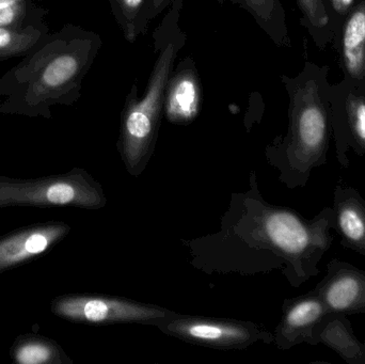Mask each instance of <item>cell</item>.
<instances>
[{"instance_id": "cell-8", "label": "cell", "mask_w": 365, "mask_h": 364, "mask_svg": "<svg viewBox=\"0 0 365 364\" xmlns=\"http://www.w3.org/2000/svg\"><path fill=\"white\" fill-rule=\"evenodd\" d=\"M331 312L314 290L285 301L282 320L276 331L279 348L289 350L302 343L319 345V328Z\"/></svg>"}, {"instance_id": "cell-3", "label": "cell", "mask_w": 365, "mask_h": 364, "mask_svg": "<svg viewBox=\"0 0 365 364\" xmlns=\"http://www.w3.org/2000/svg\"><path fill=\"white\" fill-rule=\"evenodd\" d=\"M289 126L282 142L269 150L272 165L289 188L304 187L314 169L327 162L329 126L314 80L289 85Z\"/></svg>"}, {"instance_id": "cell-7", "label": "cell", "mask_w": 365, "mask_h": 364, "mask_svg": "<svg viewBox=\"0 0 365 364\" xmlns=\"http://www.w3.org/2000/svg\"><path fill=\"white\" fill-rule=\"evenodd\" d=\"M70 231L66 222H47L24 227L0 237V274L51 251Z\"/></svg>"}, {"instance_id": "cell-5", "label": "cell", "mask_w": 365, "mask_h": 364, "mask_svg": "<svg viewBox=\"0 0 365 364\" xmlns=\"http://www.w3.org/2000/svg\"><path fill=\"white\" fill-rule=\"evenodd\" d=\"M53 316L72 323L103 325L164 322L173 316L160 307L102 295L68 294L51 303Z\"/></svg>"}, {"instance_id": "cell-13", "label": "cell", "mask_w": 365, "mask_h": 364, "mask_svg": "<svg viewBox=\"0 0 365 364\" xmlns=\"http://www.w3.org/2000/svg\"><path fill=\"white\" fill-rule=\"evenodd\" d=\"M10 358L19 364H71L70 357L61 346L44 336L26 333L13 342Z\"/></svg>"}, {"instance_id": "cell-15", "label": "cell", "mask_w": 365, "mask_h": 364, "mask_svg": "<svg viewBox=\"0 0 365 364\" xmlns=\"http://www.w3.org/2000/svg\"><path fill=\"white\" fill-rule=\"evenodd\" d=\"M343 58L351 76H365V2L351 14L343 36Z\"/></svg>"}, {"instance_id": "cell-9", "label": "cell", "mask_w": 365, "mask_h": 364, "mask_svg": "<svg viewBox=\"0 0 365 364\" xmlns=\"http://www.w3.org/2000/svg\"><path fill=\"white\" fill-rule=\"evenodd\" d=\"M314 291L331 311L365 314V271L351 263L332 259Z\"/></svg>"}, {"instance_id": "cell-19", "label": "cell", "mask_w": 365, "mask_h": 364, "mask_svg": "<svg viewBox=\"0 0 365 364\" xmlns=\"http://www.w3.org/2000/svg\"><path fill=\"white\" fill-rule=\"evenodd\" d=\"M304 17L313 27H325L329 21L327 11L322 0H297Z\"/></svg>"}, {"instance_id": "cell-4", "label": "cell", "mask_w": 365, "mask_h": 364, "mask_svg": "<svg viewBox=\"0 0 365 364\" xmlns=\"http://www.w3.org/2000/svg\"><path fill=\"white\" fill-rule=\"evenodd\" d=\"M106 204L104 192L81 168L64 175L14 179L0 175V209L6 207H78L98 209Z\"/></svg>"}, {"instance_id": "cell-6", "label": "cell", "mask_w": 365, "mask_h": 364, "mask_svg": "<svg viewBox=\"0 0 365 364\" xmlns=\"http://www.w3.org/2000/svg\"><path fill=\"white\" fill-rule=\"evenodd\" d=\"M171 318L162 322L165 324L162 327L164 331L180 339L210 348H246L259 338V329L249 323L182 316Z\"/></svg>"}, {"instance_id": "cell-21", "label": "cell", "mask_w": 365, "mask_h": 364, "mask_svg": "<svg viewBox=\"0 0 365 364\" xmlns=\"http://www.w3.org/2000/svg\"><path fill=\"white\" fill-rule=\"evenodd\" d=\"M332 4H334V10L338 13H346L347 10L351 8L353 4L354 0H331Z\"/></svg>"}, {"instance_id": "cell-16", "label": "cell", "mask_w": 365, "mask_h": 364, "mask_svg": "<svg viewBox=\"0 0 365 364\" xmlns=\"http://www.w3.org/2000/svg\"><path fill=\"white\" fill-rule=\"evenodd\" d=\"M111 13L128 43L136 42L147 33L151 0H109Z\"/></svg>"}, {"instance_id": "cell-11", "label": "cell", "mask_w": 365, "mask_h": 364, "mask_svg": "<svg viewBox=\"0 0 365 364\" xmlns=\"http://www.w3.org/2000/svg\"><path fill=\"white\" fill-rule=\"evenodd\" d=\"M332 229L341 245L365 256V199L356 188L336 184L332 200Z\"/></svg>"}, {"instance_id": "cell-12", "label": "cell", "mask_w": 365, "mask_h": 364, "mask_svg": "<svg viewBox=\"0 0 365 364\" xmlns=\"http://www.w3.org/2000/svg\"><path fill=\"white\" fill-rule=\"evenodd\" d=\"M317 344L334 350L347 364H365L364 344L356 337L346 314L332 311L322 325Z\"/></svg>"}, {"instance_id": "cell-17", "label": "cell", "mask_w": 365, "mask_h": 364, "mask_svg": "<svg viewBox=\"0 0 365 364\" xmlns=\"http://www.w3.org/2000/svg\"><path fill=\"white\" fill-rule=\"evenodd\" d=\"M48 34L46 25L26 28L0 27V61L27 56L34 51Z\"/></svg>"}, {"instance_id": "cell-22", "label": "cell", "mask_w": 365, "mask_h": 364, "mask_svg": "<svg viewBox=\"0 0 365 364\" xmlns=\"http://www.w3.org/2000/svg\"><path fill=\"white\" fill-rule=\"evenodd\" d=\"M362 344H364V357H365V339H364V341H362Z\"/></svg>"}, {"instance_id": "cell-18", "label": "cell", "mask_w": 365, "mask_h": 364, "mask_svg": "<svg viewBox=\"0 0 365 364\" xmlns=\"http://www.w3.org/2000/svg\"><path fill=\"white\" fill-rule=\"evenodd\" d=\"M44 14L34 0H0V27L42 26Z\"/></svg>"}, {"instance_id": "cell-2", "label": "cell", "mask_w": 365, "mask_h": 364, "mask_svg": "<svg viewBox=\"0 0 365 364\" xmlns=\"http://www.w3.org/2000/svg\"><path fill=\"white\" fill-rule=\"evenodd\" d=\"M184 0H173L158 27L154 30L156 59L143 98L133 85L121 113L119 149L130 175H137L149 162L164 115L167 85L187 36L180 25Z\"/></svg>"}, {"instance_id": "cell-1", "label": "cell", "mask_w": 365, "mask_h": 364, "mask_svg": "<svg viewBox=\"0 0 365 364\" xmlns=\"http://www.w3.org/2000/svg\"><path fill=\"white\" fill-rule=\"evenodd\" d=\"M102 45L100 34L72 24L47 34L0 78V115L51 119V107L74 104Z\"/></svg>"}, {"instance_id": "cell-14", "label": "cell", "mask_w": 365, "mask_h": 364, "mask_svg": "<svg viewBox=\"0 0 365 364\" xmlns=\"http://www.w3.org/2000/svg\"><path fill=\"white\" fill-rule=\"evenodd\" d=\"M227 1L247 11L277 45H289L285 13L280 0H217L219 4Z\"/></svg>"}, {"instance_id": "cell-10", "label": "cell", "mask_w": 365, "mask_h": 364, "mask_svg": "<svg viewBox=\"0 0 365 364\" xmlns=\"http://www.w3.org/2000/svg\"><path fill=\"white\" fill-rule=\"evenodd\" d=\"M202 83L195 60L187 56L173 68L165 98L164 115L170 123L186 125L199 115Z\"/></svg>"}, {"instance_id": "cell-20", "label": "cell", "mask_w": 365, "mask_h": 364, "mask_svg": "<svg viewBox=\"0 0 365 364\" xmlns=\"http://www.w3.org/2000/svg\"><path fill=\"white\" fill-rule=\"evenodd\" d=\"M173 2V0H151V11H150L151 21L166 11Z\"/></svg>"}]
</instances>
